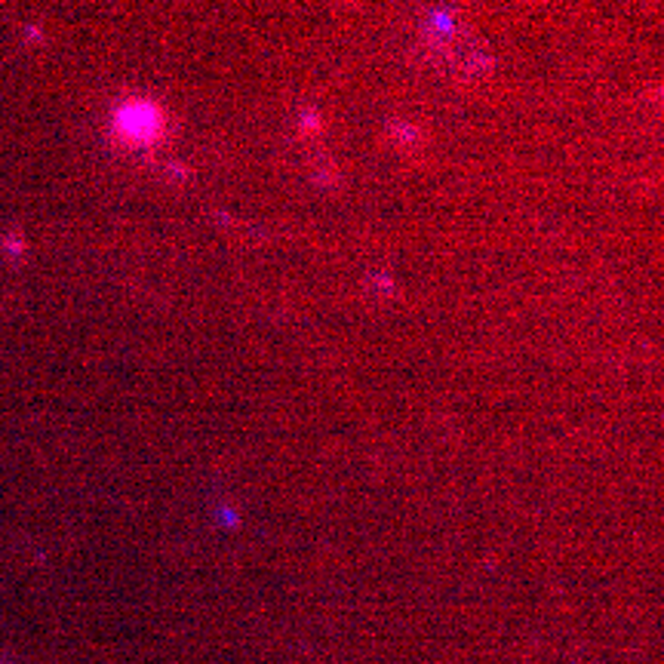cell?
<instances>
[{"label": "cell", "mask_w": 664, "mask_h": 664, "mask_svg": "<svg viewBox=\"0 0 664 664\" xmlns=\"http://www.w3.org/2000/svg\"><path fill=\"white\" fill-rule=\"evenodd\" d=\"M114 130L126 142H151L163 130V117L151 102H126L114 114Z\"/></svg>", "instance_id": "obj_1"}]
</instances>
